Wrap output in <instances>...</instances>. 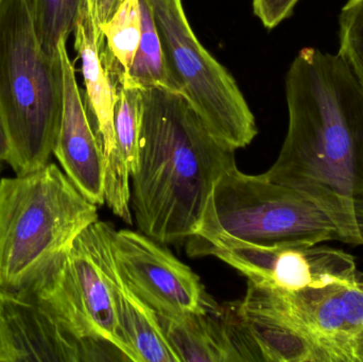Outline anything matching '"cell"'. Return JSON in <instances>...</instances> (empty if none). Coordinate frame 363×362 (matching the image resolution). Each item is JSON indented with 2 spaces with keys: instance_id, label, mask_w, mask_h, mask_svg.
Here are the masks:
<instances>
[{
  "instance_id": "d4e9b609",
  "label": "cell",
  "mask_w": 363,
  "mask_h": 362,
  "mask_svg": "<svg viewBox=\"0 0 363 362\" xmlns=\"http://www.w3.org/2000/svg\"><path fill=\"white\" fill-rule=\"evenodd\" d=\"M9 154H10V144H9L8 133L4 127V119L0 114V174L4 165L8 164Z\"/></svg>"
},
{
  "instance_id": "7402d4cb",
  "label": "cell",
  "mask_w": 363,
  "mask_h": 362,
  "mask_svg": "<svg viewBox=\"0 0 363 362\" xmlns=\"http://www.w3.org/2000/svg\"><path fill=\"white\" fill-rule=\"evenodd\" d=\"M300 0H253V11L267 29L272 30L294 13Z\"/></svg>"
},
{
  "instance_id": "ffe728a7",
  "label": "cell",
  "mask_w": 363,
  "mask_h": 362,
  "mask_svg": "<svg viewBox=\"0 0 363 362\" xmlns=\"http://www.w3.org/2000/svg\"><path fill=\"white\" fill-rule=\"evenodd\" d=\"M142 125V98L136 87L127 86L117 81V96L114 110V129L116 146L110 157H123L131 170V176L138 167ZM104 161V162H106Z\"/></svg>"
},
{
  "instance_id": "e0dca14e",
  "label": "cell",
  "mask_w": 363,
  "mask_h": 362,
  "mask_svg": "<svg viewBox=\"0 0 363 362\" xmlns=\"http://www.w3.org/2000/svg\"><path fill=\"white\" fill-rule=\"evenodd\" d=\"M143 31L140 47L127 72L116 77L117 81L138 89H160L178 93L182 89L168 63L152 10L147 0H140Z\"/></svg>"
},
{
  "instance_id": "277c9868",
  "label": "cell",
  "mask_w": 363,
  "mask_h": 362,
  "mask_svg": "<svg viewBox=\"0 0 363 362\" xmlns=\"http://www.w3.org/2000/svg\"><path fill=\"white\" fill-rule=\"evenodd\" d=\"M62 112L61 59L42 48L27 0H0V114L15 174L50 163Z\"/></svg>"
},
{
  "instance_id": "d6986e66",
  "label": "cell",
  "mask_w": 363,
  "mask_h": 362,
  "mask_svg": "<svg viewBox=\"0 0 363 362\" xmlns=\"http://www.w3.org/2000/svg\"><path fill=\"white\" fill-rule=\"evenodd\" d=\"M85 0H27L42 48L49 57L59 59V42L74 32Z\"/></svg>"
},
{
  "instance_id": "8992f818",
  "label": "cell",
  "mask_w": 363,
  "mask_h": 362,
  "mask_svg": "<svg viewBox=\"0 0 363 362\" xmlns=\"http://www.w3.org/2000/svg\"><path fill=\"white\" fill-rule=\"evenodd\" d=\"M113 229L96 221L35 282L19 291L48 308L77 337L110 342L129 358L115 306Z\"/></svg>"
},
{
  "instance_id": "4fadbf2b",
  "label": "cell",
  "mask_w": 363,
  "mask_h": 362,
  "mask_svg": "<svg viewBox=\"0 0 363 362\" xmlns=\"http://www.w3.org/2000/svg\"><path fill=\"white\" fill-rule=\"evenodd\" d=\"M217 305L204 312L159 317L160 324L180 362L262 361L241 327L218 316Z\"/></svg>"
},
{
  "instance_id": "603a6c76",
  "label": "cell",
  "mask_w": 363,
  "mask_h": 362,
  "mask_svg": "<svg viewBox=\"0 0 363 362\" xmlns=\"http://www.w3.org/2000/svg\"><path fill=\"white\" fill-rule=\"evenodd\" d=\"M123 0H97L96 8V21L99 28L113 16Z\"/></svg>"
},
{
  "instance_id": "484cf974",
  "label": "cell",
  "mask_w": 363,
  "mask_h": 362,
  "mask_svg": "<svg viewBox=\"0 0 363 362\" xmlns=\"http://www.w3.org/2000/svg\"><path fill=\"white\" fill-rule=\"evenodd\" d=\"M87 6H89V12L96 19V8H97V0H86Z\"/></svg>"
},
{
  "instance_id": "7a4b0ae2",
  "label": "cell",
  "mask_w": 363,
  "mask_h": 362,
  "mask_svg": "<svg viewBox=\"0 0 363 362\" xmlns=\"http://www.w3.org/2000/svg\"><path fill=\"white\" fill-rule=\"evenodd\" d=\"M138 163L131 176V208L143 234L160 244L188 239L200 230L220 176L236 166L183 95L140 89Z\"/></svg>"
},
{
  "instance_id": "7c38bea8",
  "label": "cell",
  "mask_w": 363,
  "mask_h": 362,
  "mask_svg": "<svg viewBox=\"0 0 363 362\" xmlns=\"http://www.w3.org/2000/svg\"><path fill=\"white\" fill-rule=\"evenodd\" d=\"M59 53L63 74V112L53 155L80 193L91 203L104 205V150L79 87L65 38L59 42Z\"/></svg>"
},
{
  "instance_id": "30bf717a",
  "label": "cell",
  "mask_w": 363,
  "mask_h": 362,
  "mask_svg": "<svg viewBox=\"0 0 363 362\" xmlns=\"http://www.w3.org/2000/svg\"><path fill=\"white\" fill-rule=\"evenodd\" d=\"M209 254L252 284L286 291L354 280L362 273L353 255L321 244L262 247L221 233L211 242Z\"/></svg>"
},
{
  "instance_id": "2e32d148",
  "label": "cell",
  "mask_w": 363,
  "mask_h": 362,
  "mask_svg": "<svg viewBox=\"0 0 363 362\" xmlns=\"http://www.w3.org/2000/svg\"><path fill=\"white\" fill-rule=\"evenodd\" d=\"M113 286L117 320L130 361L180 362L162 329L159 317L130 290L114 261Z\"/></svg>"
},
{
  "instance_id": "5bb4252c",
  "label": "cell",
  "mask_w": 363,
  "mask_h": 362,
  "mask_svg": "<svg viewBox=\"0 0 363 362\" xmlns=\"http://www.w3.org/2000/svg\"><path fill=\"white\" fill-rule=\"evenodd\" d=\"M74 49L81 61L85 101L102 145L104 161L116 146L114 110L117 79L104 51V38L97 21L83 2L74 26Z\"/></svg>"
},
{
  "instance_id": "ac0fdd59",
  "label": "cell",
  "mask_w": 363,
  "mask_h": 362,
  "mask_svg": "<svg viewBox=\"0 0 363 362\" xmlns=\"http://www.w3.org/2000/svg\"><path fill=\"white\" fill-rule=\"evenodd\" d=\"M100 30L113 74L115 76L125 74L132 65L142 38L140 0H123Z\"/></svg>"
},
{
  "instance_id": "44dd1931",
  "label": "cell",
  "mask_w": 363,
  "mask_h": 362,
  "mask_svg": "<svg viewBox=\"0 0 363 362\" xmlns=\"http://www.w3.org/2000/svg\"><path fill=\"white\" fill-rule=\"evenodd\" d=\"M339 57L363 84V0H347L339 15Z\"/></svg>"
},
{
  "instance_id": "cb8c5ba5",
  "label": "cell",
  "mask_w": 363,
  "mask_h": 362,
  "mask_svg": "<svg viewBox=\"0 0 363 362\" xmlns=\"http://www.w3.org/2000/svg\"><path fill=\"white\" fill-rule=\"evenodd\" d=\"M0 362H16V354L11 344L6 325L0 317Z\"/></svg>"
},
{
  "instance_id": "ba28073f",
  "label": "cell",
  "mask_w": 363,
  "mask_h": 362,
  "mask_svg": "<svg viewBox=\"0 0 363 362\" xmlns=\"http://www.w3.org/2000/svg\"><path fill=\"white\" fill-rule=\"evenodd\" d=\"M241 303L277 315L313 340L330 362H363V273L296 291L249 283Z\"/></svg>"
},
{
  "instance_id": "52a82bcc",
  "label": "cell",
  "mask_w": 363,
  "mask_h": 362,
  "mask_svg": "<svg viewBox=\"0 0 363 362\" xmlns=\"http://www.w3.org/2000/svg\"><path fill=\"white\" fill-rule=\"evenodd\" d=\"M174 78L208 131L228 148L249 146L258 128L234 77L201 44L183 0H147Z\"/></svg>"
},
{
  "instance_id": "9c48e42d",
  "label": "cell",
  "mask_w": 363,
  "mask_h": 362,
  "mask_svg": "<svg viewBox=\"0 0 363 362\" xmlns=\"http://www.w3.org/2000/svg\"><path fill=\"white\" fill-rule=\"evenodd\" d=\"M110 246L119 276L155 314L183 316L216 306L200 278L152 238L131 230L113 229Z\"/></svg>"
},
{
  "instance_id": "6da1fadb",
  "label": "cell",
  "mask_w": 363,
  "mask_h": 362,
  "mask_svg": "<svg viewBox=\"0 0 363 362\" xmlns=\"http://www.w3.org/2000/svg\"><path fill=\"white\" fill-rule=\"evenodd\" d=\"M288 130L264 176L304 195L363 247V84L339 57L303 48L286 76Z\"/></svg>"
},
{
  "instance_id": "8fae6325",
  "label": "cell",
  "mask_w": 363,
  "mask_h": 362,
  "mask_svg": "<svg viewBox=\"0 0 363 362\" xmlns=\"http://www.w3.org/2000/svg\"><path fill=\"white\" fill-rule=\"evenodd\" d=\"M0 317L16 354V362L106 359V342L77 337L48 308L23 291L0 289Z\"/></svg>"
},
{
  "instance_id": "5b68a950",
  "label": "cell",
  "mask_w": 363,
  "mask_h": 362,
  "mask_svg": "<svg viewBox=\"0 0 363 362\" xmlns=\"http://www.w3.org/2000/svg\"><path fill=\"white\" fill-rule=\"evenodd\" d=\"M213 208L225 233L257 246H351L342 227L315 202L264 174H243L237 165L216 183Z\"/></svg>"
},
{
  "instance_id": "9a60e30c",
  "label": "cell",
  "mask_w": 363,
  "mask_h": 362,
  "mask_svg": "<svg viewBox=\"0 0 363 362\" xmlns=\"http://www.w3.org/2000/svg\"><path fill=\"white\" fill-rule=\"evenodd\" d=\"M235 312L262 361L330 362L311 338L277 315L241 302Z\"/></svg>"
},
{
  "instance_id": "3957f363",
  "label": "cell",
  "mask_w": 363,
  "mask_h": 362,
  "mask_svg": "<svg viewBox=\"0 0 363 362\" xmlns=\"http://www.w3.org/2000/svg\"><path fill=\"white\" fill-rule=\"evenodd\" d=\"M98 220V206L55 164L0 179V289L27 288Z\"/></svg>"
}]
</instances>
